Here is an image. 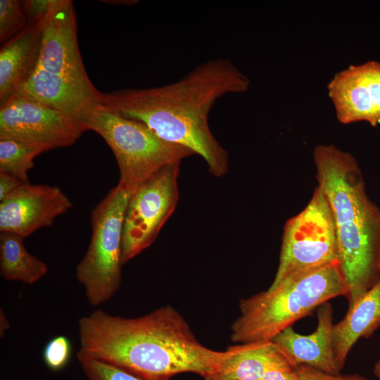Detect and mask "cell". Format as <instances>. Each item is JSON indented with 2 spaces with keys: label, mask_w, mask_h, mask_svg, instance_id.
Listing matches in <instances>:
<instances>
[{
  "label": "cell",
  "mask_w": 380,
  "mask_h": 380,
  "mask_svg": "<svg viewBox=\"0 0 380 380\" xmlns=\"http://www.w3.org/2000/svg\"><path fill=\"white\" fill-rule=\"evenodd\" d=\"M20 1L0 0V42L5 44L28 26Z\"/></svg>",
  "instance_id": "20"
},
{
  "label": "cell",
  "mask_w": 380,
  "mask_h": 380,
  "mask_svg": "<svg viewBox=\"0 0 380 380\" xmlns=\"http://www.w3.org/2000/svg\"><path fill=\"white\" fill-rule=\"evenodd\" d=\"M313 158L318 186L333 215L349 308L380 280V208L367 195L353 156L320 144Z\"/></svg>",
  "instance_id": "3"
},
{
  "label": "cell",
  "mask_w": 380,
  "mask_h": 380,
  "mask_svg": "<svg viewBox=\"0 0 380 380\" xmlns=\"http://www.w3.org/2000/svg\"><path fill=\"white\" fill-rule=\"evenodd\" d=\"M88 130L99 134L110 148L120 170L118 183L130 194L162 168L194 154L160 139L142 122L100 105L89 120Z\"/></svg>",
  "instance_id": "6"
},
{
  "label": "cell",
  "mask_w": 380,
  "mask_h": 380,
  "mask_svg": "<svg viewBox=\"0 0 380 380\" xmlns=\"http://www.w3.org/2000/svg\"><path fill=\"white\" fill-rule=\"evenodd\" d=\"M43 22L28 25L1 46L0 104L16 94L33 74L41 51Z\"/></svg>",
  "instance_id": "14"
},
{
  "label": "cell",
  "mask_w": 380,
  "mask_h": 380,
  "mask_svg": "<svg viewBox=\"0 0 380 380\" xmlns=\"http://www.w3.org/2000/svg\"><path fill=\"white\" fill-rule=\"evenodd\" d=\"M232 348V355L212 376L215 379L258 380L271 368L289 362L272 341L241 343Z\"/></svg>",
  "instance_id": "16"
},
{
  "label": "cell",
  "mask_w": 380,
  "mask_h": 380,
  "mask_svg": "<svg viewBox=\"0 0 380 380\" xmlns=\"http://www.w3.org/2000/svg\"><path fill=\"white\" fill-rule=\"evenodd\" d=\"M77 357L88 380H148L123 368L79 351Z\"/></svg>",
  "instance_id": "19"
},
{
  "label": "cell",
  "mask_w": 380,
  "mask_h": 380,
  "mask_svg": "<svg viewBox=\"0 0 380 380\" xmlns=\"http://www.w3.org/2000/svg\"><path fill=\"white\" fill-rule=\"evenodd\" d=\"M58 0L20 1L23 13L29 25L42 23L51 13Z\"/></svg>",
  "instance_id": "22"
},
{
  "label": "cell",
  "mask_w": 380,
  "mask_h": 380,
  "mask_svg": "<svg viewBox=\"0 0 380 380\" xmlns=\"http://www.w3.org/2000/svg\"><path fill=\"white\" fill-rule=\"evenodd\" d=\"M24 182L14 176L0 172V201L20 186Z\"/></svg>",
  "instance_id": "25"
},
{
  "label": "cell",
  "mask_w": 380,
  "mask_h": 380,
  "mask_svg": "<svg viewBox=\"0 0 380 380\" xmlns=\"http://www.w3.org/2000/svg\"><path fill=\"white\" fill-rule=\"evenodd\" d=\"M80 350L148 380L193 372L212 376L233 353L213 350L196 338L184 317L167 305L125 318L96 310L78 320Z\"/></svg>",
  "instance_id": "2"
},
{
  "label": "cell",
  "mask_w": 380,
  "mask_h": 380,
  "mask_svg": "<svg viewBox=\"0 0 380 380\" xmlns=\"http://www.w3.org/2000/svg\"><path fill=\"white\" fill-rule=\"evenodd\" d=\"M258 380H298V376L296 368L285 362L271 368Z\"/></svg>",
  "instance_id": "24"
},
{
  "label": "cell",
  "mask_w": 380,
  "mask_h": 380,
  "mask_svg": "<svg viewBox=\"0 0 380 380\" xmlns=\"http://www.w3.org/2000/svg\"><path fill=\"white\" fill-rule=\"evenodd\" d=\"M336 260L338 253L333 215L317 186L305 208L284 226L279 266L269 289Z\"/></svg>",
  "instance_id": "8"
},
{
  "label": "cell",
  "mask_w": 380,
  "mask_h": 380,
  "mask_svg": "<svg viewBox=\"0 0 380 380\" xmlns=\"http://www.w3.org/2000/svg\"><path fill=\"white\" fill-rule=\"evenodd\" d=\"M374 373L376 378L380 380V359L376 362L374 365Z\"/></svg>",
  "instance_id": "27"
},
{
  "label": "cell",
  "mask_w": 380,
  "mask_h": 380,
  "mask_svg": "<svg viewBox=\"0 0 380 380\" xmlns=\"http://www.w3.org/2000/svg\"><path fill=\"white\" fill-rule=\"evenodd\" d=\"M204 380H217V379H215L213 376H207V377L204 378Z\"/></svg>",
  "instance_id": "28"
},
{
  "label": "cell",
  "mask_w": 380,
  "mask_h": 380,
  "mask_svg": "<svg viewBox=\"0 0 380 380\" xmlns=\"http://www.w3.org/2000/svg\"><path fill=\"white\" fill-rule=\"evenodd\" d=\"M249 86V78L229 59L218 58L164 86L100 92L99 104L199 155L210 172L221 177L228 172L229 157L210 129L209 113L219 99L244 93Z\"/></svg>",
  "instance_id": "1"
},
{
  "label": "cell",
  "mask_w": 380,
  "mask_h": 380,
  "mask_svg": "<svg viewBox=\"0 0 380 380\" xmlns=\"http://www.w3.org/2000/svg\"><path fill=\"white\" fill-rule=\"evenodd\" d=\"M327 89L341 123H380L379 62L349 65L333 77Z\"/></svg>",
  "instance_id": "11"
},
{
  "label": "cell",
  "mask_w": 380,
  "mask_h": 380,
  "mask_svg": "<svg viewBox=\"0 0 380 380\" xmlns=\"http://www.w3.org/2000/svg\"><path fill=\"white\" fill-rule=\"evenodd\" d=\"M23 236L9 232L0 234V273L9 281L32 284L48 272L42 260L25 248Z\"/></svg>",
  "instance_id": "17"
},
{
  "label": "cell",
  "mask_w": 380,
  "mask_h": 380,
  "mask_svg": "<svg viewBox=\"0 0 380 380\" xmlns=\"http://www.w3.org/2000/svg\"><path fill=\"white\" fill-rule=\"evenodd\" d=\"M46 151L39 146L11 139H0V172L27 183V172L34 167V158Z\"/></svg>",
  "instance_id": "18"
},
{
  "label": "cell",
  "mask_w": 380,
  "mask_h": 380,
  "mask_svg": "<svg viewBox=\"0 0 380 380\" xmlns=\"http://www.w3.org/2000/svg\"><path fill=\"white\" fill-rule=\"evenodd\" d=\"M9 322L2 310H0V336H4L6 331L9 329Z\"/></svg>",
  "instance_id": "26"
},
{
  "label": "cell",
  "mask_w": 380,
  "mask_h": 380,
  "mask_svg": "<svg viewBox=\"0 0 380 380\" xmlns=\"http://www.w3.org/2000/svg\"><path fill=\"white\" fill-rule=\"evenodd\" d=\"M72 206L57 186L24 183L0 201V232L28 236L51 226Z\"/></svg>",
  "instance_id": "12"
},
{
  "label": "cell",
  "mask_w": 380,
  "mask_h": 380,
  "mask_svg": "<svg viewBox=\"0 0 380 380\" xmlns=\"http://www.w3.org/2000/svg\"><path fill=\"white\" fill-rule=\"evenodd\" d=\"M99 91L90 80L80 52L72 2L58 0L43 22L37 67L16 93L65 115L83 133L99 106Z\"/></svg>",
  "instance_id": "4"
},
{
  "label": "cell",
  "mask_w": 380,
  "mask_h": 380,
  "mask_svg": "<svg viewBox=\"0 0 380 380\" xmlns=\"http://www.w3.org/2000/svg\"><path fill=\"white\" fill-rule=\"evenodd\" d=\"M129 196L118 183L91 212V241L75 275L92 306L108 301L120 286L122 227Z\"/></svg>",
  "instance_id": "7"
},
{
  "label": "cell",
  "mask_w": 380,
  "mask_h": 380,
  "mask_svg": "<svg viewBox=\"0 0 380 380\" xmlns=\"http://www.w3.org/2000/svg\"><path fill=\"white\" fill-rule=\"evenodd\" d=\"M348 293L339 262L336 260L241 299L240 315L231 327V338L238 344L271 341L314 309Z\"/></svg>",
  "instance_id": "5"
},
{
  "label": "cell",
  "mask_w": 380,
  "mask_h": 380,
  "mask_svg": "<svg viewBox=\"0 0 380 380\" xmlns=\"http://www.w3.org/2000/svg\"><path fill=\"white\" fill-rule=\"evenodd\" d=\"M82 134L57 109L15 94L0 105V139H11L47 151L72 145Z\"/></svg>",
  "instance_id": "10"
},
{
  "label": "cell",
  "mask_w": 380,
  "mask_h": 380,
  "mask_svg": "<svg viewBox=\"0 0 380 380\" xmlns=\"http://www.w3.org/2000/svg\"><path fill=\"white\" fill-rule=\"evenodd\" d=\"M298 380H369L367 377L357 374H331L307 365L296 367Z\"/></svg>",
  "instance_id": "23"
},
{
  "label": "cell",
  "mask_w": 380,
  "mask_h": 380,
  "mask_svg": "<svg viewBox=\"0 0 380 380\" xmlns=\"http://www.w3.org/2000/svg\"><path fill=\"white\" fill-rule=\"evenodd\" d=\"M317 326L310 334L302 335L289 327L272 341L289 364L307 365L331 374H339L332 346L333 309L326 302L318 308Z\"/></svg>",
  "instance_id": "13"
},
{
  "label": "cell",
  "mask_w": 380,
  "mask_h": 380,
  "mask_svg": "<svg viewBox=\"0 0 380 380\" xmlns=\"http://www.w3.org/2000/svg\"><path fill=\"white\" fill-rule=\"evenodd\" d=\"M71 354L72 344L69 338L65 336H57L44 346L43 359L50 369L59 371L67 365Z\"/></svg>",
  "instance_id": "21"
},
{
  "label": "cell",
  "mask_w": 380,
  "mask_h": 380,
  "mask_svg": "<svg viewBox=\"0 0 380 380\" xmlns=\"http://www.w3.org/2000/svg\"><path fill=\"white\" fill-rule=\"evenodd\" d=\"M179 164L167 165L130 194L122 234V265L150 246L179 200Z\"/></svg>",
  "instance_id": "9"
},
{
  "label": "cell",
  "mask_w": 380,
  "mask_h": 380,
  "mask_svg": "<svg viewBox=\"0 0 380 380\" xmlns=\"http://www.w3.org/2000/svg\"><path fill=\"white\" fill-rule=\"evenodd\" d=\"M380 327V280L349 307L346 316L332 329L335 360L341 371L358 339L369 338Z\"/></svg>",
  "instance_id": "15"
}]
</instances>
